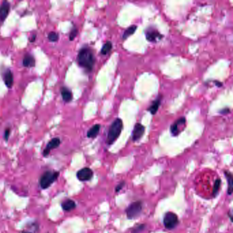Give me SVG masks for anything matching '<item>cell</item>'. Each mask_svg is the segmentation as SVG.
Masks as SVG:
<instances>
[{"label": "cell", "instance_id": "8", "mask_svg": "<svg viewBox=\"0 0 233 233\" xmlns=\"http://www.w3.org/2000/svg\"><path fill=\"white\" fill-rule=\"evenodd\" d=\"M60 143L61 141L60 140V138L58 137L53 138V139L49 141V143L47 144L45 149L44 150V151H43V156L47 157L50 153V151L51 150L58 148L59 146H60Z\"/></svg>", "mask_w": 233, "mask_h": 233}, {"label": "cell", "instance_id": "27", "mask_svg": "<svg viewBox=\"0 0 233 233\" xmlns=\"http://www.w3.org/2000/svg\"><path fill=\"white\" fill-rule=\"evenodd\" d=\"M36 34H34L33 36H31V39H30V42H34L35 41V40H36Z\"/></svg>", "mask_w": 233, "mask_h": 233}, {"label": "cell", "instance_id": "6", "mask_svg": "<svg viewBox=\"0 0 233 233\" xmlns=\"http://www.w3.org/2000/svg\"><path fill=\"white\" fill-rule=\"evenodd\" d=\"M93 176V171L89 168H84L77 173V179L81 181H88Z\"/></svg>", "mask_w": 233, "mask_h": 233}, {"label": "cell", "instance_id": "7", "mask_svg": "<svg viewBox=\"0 0 233 233\" xmlns=\"http://www.w3.org/2000/svg\"><path fill=\"white\" fill-rule=\"evenodd\" d=\"M146 37L147 40L150 42H157L161 40L163 36L160 34L159 31L153 28V27H149L146 30Z\"/></svg>", "mask_w": 233, "mask_h": 233}, {"label": "cell", "instance_id": "9", "mask_svg": "<svg viewBox=\"0 0 233 233\" xmlns=\"http://www.w3.org/2000/svg\"><path fill=\"white\" fill-rule=\"evenodd\" d=\"M145 131V127L143 125L140 124V123H137L135 127H134L133 131V141H137L138 140H140V138L142 137V136L144 135Z\"/></svg>", "mask_w": 233, "mask_h": 233}, {"label": "cell", "instance_id": "25", "mask_svg": "<svg viewBox=\"0 0 233 233\" xmlns=\"http://www.w3.org/2000/svg\"><path fill=\"white\" fill-rule=\"evenodd\" d=\"M124 186H125V182H123V181L120 183H118V185L116 187V192H119Z\"/></svg>", "mask_w": 233, "mask_h": 233}, {"label": "cell", "instance_id": "16", "mask_svg": "<svg viewBox=\"0 0 233 233\" xmlns=\"http://www.w3.org/2000/svg\"><path fill=\"white\" fill-rule=\"evenodd\" d=\"M23 64L25 67H34L35 66V59L31 55H26L23 60Z\"/></svg>", "mask_w": 233, "mask_h": 233}, {"label": "cell", "instance_id": "18", "mask_svg": "<svg viewBox=\"0 0 233 233\" xmlns=\"http://www.w3.org/2000/svg\"><path fill=\"white\" fill-rule=\"evenodd\" d=\"M161 103V98H157L155 101L153 103V104L151 105V107L148 108V111L151 112L152 114H155L157 112L158 108L160 105Z\"/></svg>", "mask_w": 233, "mask_h": 233}, {"label": "cell", "instance_id": "24", "mask_svg": "<svg viewBox=\"0 0 233 233\" xmlns=\"http://www.w3.org/2000/svg\"><path fill=\"white\" fill-rule=\"evenodd\" d=\"M144 228H145V225L144 224L140 225V226H138L136 228H134V230H133L132 233H139L141 230H143L144 229Z\"/></svg>", "mask_w": 233, "mask_h": 233}, {"label": "cell", "instance_id": "28", "mask_svg": "<svg viewBox=\"0 0 233 233\" xmlns=\"http://www.w3.org/2000/svg\"><path fill=\"white\" fill-rule=\"evenodd\" d=\"M23 233H31V232H23Z\"/></svg>", "mask_w": 233, "mask_h": 233}, {"label": "cell", "instance_id": "21", "mask_svg": "<svg viewBox=\"0 0 233 233\" xmlns=\"http://www.w3.org/2000/svg\"><path fill=\"white\" fill-rule=\"evenodd\" d=\"M220 185H221V180L219 179H217L215 181L214 186H213V195L214 196H215L216 195H218V191H219V188H220Z\"/></svg>", "mask_w": 233, "mask_h": 233}, {"label": "cell", "instance_id": "3", "mask_svg": "<svg viewBox=\"0 0 233 233\" xmlns=\"http://www.w3.org/2000/svg\"><path fill=\"white\" fill-rule=\"evenodd\" d=\"M59 175H60L59 172H52L50 170L45 172L40 179L41 188L43 189L49 188L57 180Z\"/></svg>", "mask_w": 233, "mask_h": 233}, {"label": "cell", "instance_id": "15", "mask_svg": "<svg viewBox=\"0 0 233 233\" xmlns=\"http://www.w3.org/2000/svg\"><path fill=\"white\" fill-rule=\"evenodd\" d=\"M225 175H226V179L228 183V195H231L232 193L233 190V179H232V174L228 172V171H225L224 172Z\"/></svg>", "mask_w": 233, "mask_h": 233}, {"label": "cell", "instance_id": "20", "mask_svg": "<svg viewBox=\"0 0 233 233\" xmlns=\"http://www.w3.org/2000/svg\"><path fill=\"white\" fill-rule=\"evenodd\" d=\"M112 48V44L111 42H105V44L102 47V49H101V53L103 54V55H106L108 54L110 51H111Z\"/></svg>", "mask_w": 233, "mask_h": 233}, {"label": "cell", "instance_id": "22", "mask_svg": "<svg viewBox=\"0 0 233 233\" xmlns=\"http://www.w3.org/2000/svg\"><path fill=\"white\" fill-rule=\"evenodd\" d=\"M59 38V35L58 33L51 31L48 34V39L51 42H56Z\"/></svg>", "mask_w": 233, "mask_h": 233}, {"label": "cell", "instance_id": "19", "mask_svg": "<svg viewBox=\"0 0 233 233\" xmlns=\"http://www.w3.org/2000/svg\"><path fill=\"white\" fill-rule=\"evenodd\" d=\"M137 30V26L136 25H131V27H129L128 29L125 30V31L123 34V36H122V38L123 39H127L128 37H129L130 36L133 35L135 31Z\"/></svg>", "mask_w": 233, "mask_h": 233}, {"label": "cell", "instance_id": "5", "mask_svg": "<svg viewBox=\"0 0 233 233\" xmlns=\"http://www.w3.org/2000/svg\"><path fill=\"white\" fill-rule=\"evenodd\" d=\"M179 224V218L175 213L168 212L165 213L164 218V224L165 228L172 230L175 228Z\"/></svg>", "mask_w": 233, "mask_h": 233}, {"label": "cell", "instance_id": "2", "mask_svg": "<svg viewBox=\"0 0 233 233\" xmlns=\"http://www.w3.org/2000/svg\"><path fill=\"white\" fill-rule=\"evenodd\" d=\"M122 127H123V124H122V121L120 118H117L113 122L109 128L108 138H107L108 144H112L118 139V137L120 135Z\"/></svg>", "mask_w": 233, "mask_h": 233}, {"label": "cell", "instance_id": "11", "mask_svg": "<svg viewBox=\"0 0 233 233\" xmlns=\"http://www.w3.org/2000/svg\"><path fill=\"white\" fill-rule=\"evenodd\" d=\"M185 123V118H180L178 120L175 124H173L172 125V127L170 128V131L172 135L174 136H176L179 135V133L180 132L179 127L180 125H184Z\"/></svg>", "mask_w": 233, "mask_h": 233}, {"label": "cell", "instance_id": "13", "mask_svg": "<svg viewBox=\"0 0 233 233\" xmlns=\"http://www.w3.org/2000/svg\"><path fill=\"white\" fill-rule=\"evenodd\" d=\"M61 205L63 210L65 211H70L76 207V203L75 202V201L70 199L64 200V202H62Z\"/></svg>", "mask_w": 233, "mask_h": 233}, {"label": "cell", "instance_id": "17", "mask_svg": "<svg viewBox=\"0 0 233 233\" xmlns=\"http://www.w3.org/2000/svg\"><path fill=\"white\" fill-rule=\"evenodd\" d=\"M101 126L99 125H95L90 129L87 133V136L89 138H94L97 137V136L98 134V132L100 131Z\"/></svg>", "mask_w": 233, "mask_h": 233}, {"label": "cell", "instance_id": "23", "mask_svg": "<svg viewBox=\"0 0 233 233\" xmlns=\"http://www.w3.org/2000/svg\"><path fill=\"white\" fill-rule=\"evenodd\" d=\"M77 32H78L77 29L75 28H75H73L72 30H71L70 33V36H69L70 41H73L74 40L75 38L77 36Z\"/></svg>", "mask_w": 233, "mask_h": 233}, {"label": "cell", "instance_id": "14", "mask_svg": "<svg viewBox=\"0 0 233 233\" xmlns=\"http://www.w3.org/2000/svg\"><path fill=\"white\" fill-rule=\"evenodd\" d=\"M61 94L63 100L66 103H69L73 99L72 92H70L69 89L66 88V87H63V88H61Z\"/></svg>", "mask_w": 233, "mask_h": 233}, {"label": "cell", "instance_id": "12", "mask_svg": "<svg viewBox=\"0 0 233 233\" xmlns=\"http://www.w3.org/2000/svg\"><path fill=\"white\" fill-rule=\"evenodd\" d=\"M3 80H4L5 84L8 88H12V86H13V74L11 72L10 70H8L6 71L3 75Z\"/></svg>", "mask_w": 233, "mask_h": 233}, {"label": "cell", "instance_id": "1", "mask_svg": "<svg viewBox=\"0 0 233 233\" xmlns=\"http://www.w3.org/2000/svg\"><path fill=\"white\" fill-rule=\"evenodd\" d=\"M77 62L80 66L87 70L91 71L95 63V58H94L92 51L88 47L82 48L79 51Z\"/></svg>", "mask_w": 233, "mask_h": 233}, {"label": "cell", "instance_id": "4", "mask_svg": "<svg viewBox=\"0 0 233 233\" xmlns=\"http://www.w3.org/2000/svg\"><path fill=\"white\" fill-rule=\"evenodd\" d=\"M142 210V203L141 201L133 202L126 209V213L128 219H133L137 218Z\"/></svg>", "mask_w": 233, "mask_h": 233}, {"label": "cell", "instance_id": "10", "mask_svg": "<svg viewBox=\"0 0 233 233\" xmlns=\"http://www.w3.org/2000/svg\"><path fill=\"white\" fill-rule=\"evenodd\" d=\"M10 3L8 2H3L0 6V21H4L9 14Z\"/></svg>", "mask_w": 233, "mask_h": 233}, {"label": "cell", "instance_id": "26", "mask_svg": "<svg viewBox=\"0 0 233 233\" xmlns=\"http://www.w3.org/2000/svg\"><path fill=\"white\" fill-rule=\"evenodd\" d=\"M10 128H7L6 129L5 133H4V139H5L6 141L8 140V138H9V136H10Z\"/></svg>", "mask_w": 233, "mask_h": 233}]
</instances>
